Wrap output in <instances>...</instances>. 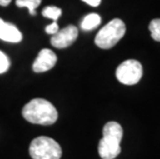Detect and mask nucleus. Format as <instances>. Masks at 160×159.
<instances>
[{
  "mask_svg": "<svg viewBox=\"0 0 160 159\" xmlns=\"http://www.w3.org/2000/svg\"><path fill=\"white\" fill-rule=\"evenodd\" d=\"M22 115L28 122L39 125H52L58 119V112L50 101L35 98L24 106Z\"/></svg>",
  "mask_w": 160,
  "mask_h": 159,
  "instance_id": "obj_1",
  "label": "nucleus"
},
{
  "mask_svg": "<svg viewBox=\"0 0 160 159\" xmlns=\"http://www.w3.org/2000/svg\"><path fill=\"white\" fill-rule=\"evenodd\" d=\"M126 27L120 19H114L102 27L95 37V43L100 49H111L124 36Z\"/></svg>",
  "mask_w": 160,
  "mask_h": 159,
  "instance_id": "obj_2",
  "label": "nucleus"
},
{
  "mask_svg": "<svg viewBox=\"0 0 160 159\" xmlns=\"http://www.w3.org/2000/svg\"><path fill=\"white\" fill-rule=\"evenodd\" d=\"M29 152L32 159H60L62 155L60 145L48 137H39L33 140Z\"/></svg>",
  "mask_w": 160,
  "mask_h": 159,
  "instance_id": "obj_3",
  "label": "nucleus"
},
{
  "mask_svg": "<svg viewBox=\"0 0 160 159\" xmlns=\"http://www.w3.org/2000/svg\"><path fill=\"white\" fill-rule=\"evenodd\" d=\"M118 81L124 85H135L142 77V66L137 60L129 59L121 63L116 70Z\"/></svg>",
  "mask_w": 160,
  "mask_h": 159,
  "instance_id": "obj_4",
  "label": "nucleus"
},
{
  "mask_svg": "<svg viewBox=\"0 0 160 159\" xmlns=\"http://www.w3.org/2000/svg\"><path fill=\"white\" fill-rule=\"evenodd\" d=\"M78 34H79V31H78L77 27L69 25L62 30H58V32L53 34L52 38H51V43L53 47L58 49L67 48L76 42Z\"/></svg>",
  "mask_w": 160,
  "mask_h": 159,
  "instance_id": "obj_5",
  "label": "nucleus"
},
{
  "mask_svg": "<svg viewBox=\"0 0 160 159\" xmlns=\"http://www.w3.org/2000/svg\"><path fill=\"white\" fill-rule=\"evenodd\" d=\"M57 62V56L52 50L43 49L38 53L32 68L35 72H45L52 69Z\"/></svg>",
  "mask_w": 160,
  "mask_h": 159,
  "instance_id": "obj_6",
  "label": "nucleus"
},
{
  "mask_svg": "<svg viewBox=\"0 0 160 159\" xmlns=\"http://www.w3.org/2000/svg\"><path fill=\"white\" fill-rule=\"evenodd\" d=\"M0 39L8 42H20L22 40V33L16 26L0 19Z\"/></svg>",
  "mask_w": 160,
  "mask_h": 159,
  "instance_id": "obj_7",
  "label": "nucleus"
},
{
  "mask_svg": "<svg viewBox=\"0 0 160 159\" xmlns=\"http://www.w3.org/2000/svg\"><path fill=\"white\" fill-rule=\"evenodd\" d=\"M121 147L120 144L115 142L101 138L98 145V153L102 159H114L120 154Z\"/></svg>",
  "mask_w": 160,
  "mask_h": 159,
  "instance_id": "obj_8",
  "label": "nucleus"
},
{
  "mask_svg": "<svg viewBox=\"0 0 160 159\" xmlns=\"http://www.w3.org/2000/svg\"><path fill=\"white\" fill-rule=\"evenodd\" d=\"M103 138L120 144L123 137V129L117 122H108L103 127Z\"/></svg>",
  "mask_w": 160,
  "mask_h": 159,
  "instance_id": "obj_9",
  "label": "nucleus"
},
{
  "mask_svg": "<svg viewBox=\"0 0 160 159\" xmlns=\"http://www.w3.org/2000/svg\"><path fill=\"white\" fill-rule=\"evenodd\" d=\"M100 22H101V18L99 15H97V13H89V15H87L84 18L83 21H82L81 27L84 30L88 31V30H92V29L96 28V27L100 24Z\"/></svg>",
  "mask_w": 160,
  "mask_h": 159,
  "instance_id": "obj_10",
  "label": "nucleus"
},
{
  "mask_svg": "<svg viewBox=\"0 0 160 159\" xmlns=\"http://www.w3.org/2000/svg\"><path fill=\"white\" fill-rule=\"evenodd\" d=\"M42 3V0H17L16 4L19 7H27L29 9L30 15L35 16V9L38 7V5Z\"/></svg>",
  "mask_w": 160,
  "mask_h": 159,
  "instance_id": "obj_11",
  "label": "nucleus"
},
{
  "mask_svg": "<svg viewBox=\"0 0 160 159\" xmlns=\"http://www.w3.org/2000/svg\"><path fill=\"white\" fill-rule=\"evenodd\" d=\"M61 13H62V11L57 6H47L42 11V16L46 17V18L52 19L53 21H57L61 16Z\"/></svg>",
  "mask_w": 160,
  "mask_h": 159,
  "instance_id": "obj_12",
  "label": "nucleus"
},
{
  "mask_svg": "<svg viewBox=\"0 0 160 159\" xmlns=\"http://www.w3.org/2000/svg\"><path fill=\"white\" fill-rule=\"evenodd\" d=\"M152 38L156 42H160V19H155L149 25Z\"/></svg>",
  "mask_w": 160,
  "mask_h": 159,
  "instance_id": "obj_13",
  "label": "nucleus"
},
{
  "mask_svg": "<svg viewBox=\"0 0 160 159\" xmlns=\"http://www.w3.org/2000/svg\"><path fill=\"white\" fill-rule=\"evenodd\" d=\"M9 68V60L4 53L0 51V73L8 72Z\"/></svg>",
  "mask_w": 160,
  "mask_h": 159,
  "instance_id": "obj_14",
  "label": "nucleus"
},
{
  "mask_svg": "<svg viewBox=\"0 0 160 159\" xmlns=\"http://www.w3.org/2000/svg\"><path fill=\"white\" fill-rule=\"evenodd\" d=\"M58 30H59V27H58V24H57V21H54L52 24L47 26L46 27V32L48 34H55L56 32H58Z\"/></svg>",
  "mask_w": 160,
  "mask_h": 159,
  "instance_id": "obj_15",
  "label": "nucleus"
},
{
  "mask_svg": "<svg viewBox=\"0 0 160 159\" xmlns=\"http://www.w3.org/2000/svg\"><path fill=\"white\" fill-rule=\"evenodd\" d=\"M82 1L86 2L87 4L93 6V7H96V6H98V5L100 4L101 0H82Z\"/></svg>",
  "mask_w": 160,
  "mask_h": 159,
  "instance_id": "obj_16",
  "label": "nucleus"
},
{
  "mask_svg": "<svg viewBox=\"0 0 160 159\" xmlns=\"http://www.w3.org/2000/svg\"><path fill=\"white\" fill-rule=\"evenodd\" d=\"M12 0H0V5L1 6H8L11 3Z\"/></svg>",
  "mask_w": 160,
  "mask_h": 159,
  "instance_id": "obj_17",
  "label": "nucleus"
}]
</instances>
